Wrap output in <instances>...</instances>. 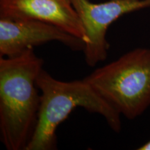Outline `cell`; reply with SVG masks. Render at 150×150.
Here are the masks:
<instances>
[{"label": "cell", "instance_id": "cell-1", "mask_svg": "<svg viewBox=\"0 0 150 150\" xmlns=\"http://www.w3.org/2000/svg\"><path fill=\"white\" fill-rule=\"evenodd\" d=\"M43 60L29 49L0 57V134L8 150H24L35 128L40 95L36 80Z\"/></svg>", "mask_w": 150, "mask_h": 150}, {"label": "cell", "instance_id": "cell-2", "mask_svg": "<svg viewBox=\"0 0 150 150\" xmlns=\"http://www.w3.org/2000/svg\"><path fill=\"white\" fill-rule=\"evenodd\" d=\"M36 85L41 91L40 108L34 131L24 150L56 149V129L77 107L99 114L112 131H120V114L84 79L62 81L42 69Z\"/></svg>", "mask_w": 150, "mask_h": 150}, {"label": "cell", "instance_id": "cell-3", "mask_svg": "<svg viewBox=\"0 0 150 150\" xmlns=\"http://www.w3.org/2000/svg\"><path fill=\"white\" fill-rule=\"evenodd\" d=\"M83 79L120 115L134 120L150 106V49H134Z\"/></svg>", "mask_w": 150, "mask_h": 150}, {"label": "cell", "instance_id": "cell-4", "mask_svg": "<svg viewBox=\"0 0 150 150\" xmlns=\"http://www.w3.org/2000/svg\"><path fill=\"white\" fill-rule=\"evenodd\" d=\"M72 2L88 39L83 52L86 64L91 67L107 57L109 45L106 35L112 22L125 14L150 8V0H110L97 4L89 0H72Z\"/></svg>", "mask_w": 150, "mask_h": 150}, {"label": "cell", "instance_id": "cell-5", "mask_svg": "<svg viewBox=\"0 0 150 150\" xmlns=\"http://www.w3.org/2000/svg\"><path fill=\"white\" fill-rule=\"evenodd\" d=\"M58 41L74 51L86 43L52 24L32 19L0 17V57H15L33 47Z\"/></svg>", "mask_w": 150, "mask_h": 150}, {"label": "cell", "instance_id": "cell-6", "mask_svg": "<svg viewBox=\"0 0 150 150\" xmlns=\"http://www.w3.org/2000/svg\"><path fill=\"white\" fill-rule=\"evenodd\" d=\"M0 17L47 22L82 39L86 44L88 41L72 0H0Z\"/></svg>", "mask_w": 150, "mask_h": 150}, {"label": "cell", "instance_id": "cell-7", "mask_svg": "<svg viewBox=\"0 0 150 150\" xmlns=\"http://www.w3.org/2000/svg\"><path fill=\"white\" fill-rule=\"evenodd\" d=\"M138 150H150V140L145 142L144 145L140 146L139 148H138Z\"/></svg>", "mask_w": 150, "mask_h": 150}]
</instances>
